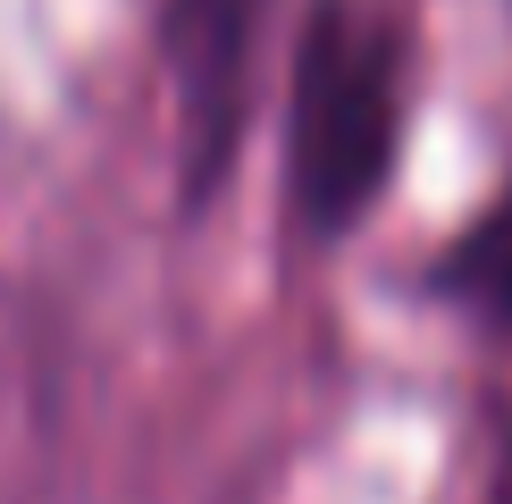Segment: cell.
<instances>
[{"mask_svg":"<svg viewBox=\"0 0 512 504\" xmlns=\"http://www.w3.org/2000/svg\"><path fill=\"white\" fill-rule=\"evenodd\" d=\"M412 34L387 0H311L286 76V219L336 244L370 219L403 152Z\"/></svg>","mask_w":512,"mask_h":504,"instance_id":"6da1fadb","label":"cell"},{"mask_svg":"<svg viewBox=\"0 0 512 504\" xmlns=\"http://www.w3.org/2000/svg\"><path fill=\"white\" fill-rule=\"evenodd\" d=\"M269 0H160V68L177 110V185L185 202H210L236 168L252 59H261Z\"/></svg>","mask_w":512,"mask_h":504,"instance_id":"7a4b0ae2","label":"cell"},{"mask_svg":"<svg viewBox=\"0 0 512 504\" xmlns=\"http://www.w3.org/2000/svg\"><path fill=\"white\" fill-rule=\"evenodd\" d=\"M429 286L462 311V320H479V328H512V177L487 194L479 219L437 252V278H429Z\"/></svg>","mask_w":512,"mask_h":504,"instance_id":"3957f363","label":"cell"}]
</instances>
